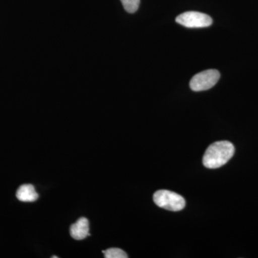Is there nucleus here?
<instances>
[{
	"instance_id": "nucleus-1",
	"label": "nucleus",
	"mask_w": 258,
	"mask_h": 258,
	"mask_svg": "<svg viewBox=\"0 0 258 258\" xmlns=\"http://www.w3.org/2000/svg\"><path fill=\"white\" fill-rule=\"evenodd\" d=\"M235 154V147L227 141L212 144L203 157V164L208 169H217L225 165Z\"/></svg>"
},
{
	"instance_id": "nucleus-2",
	"label": "nucleus",
	"mask_w": 258,
	"mask_h": 258,
	"mask_svg": "<svg viewBox=\"0 0 258 258\" xmlns=\"http://www.w3.org/2000/svg\"><path fill=\"white\" fill-rule=\"evenodd\" d=\"M154 202L159 208L177 212L185 208L186 202L181 195L168 190H159L154 195Z\"/></svg>"
},
{
	"instance_id": "nucleus-3",
	"label": "nucleus",
	"mask_w": 258,
	"mask_h": 258,
	"mask_svg": "<svg viewBox=\"0 0 258 258\" xmlns=\"http://www.w3.org/2000/svg\"><path fill=\"white\" fill-rule=\"evenodd\" d=\"M220 74L215 69L207 70L195 75L190 81L189 86L194 91H203L210 89L218 82Z\"/></svg>"
},
{
	"instance_id": "nucleus-4",
	"label": "nucleus",
	"mask_w": 258,
	"mask_h": 258,
	"mask_svg": "<svg viewBox=\"0 0 258 258\" xmlns=\"http://www.w3.org/2000/svg\"><path fill=\"white\" fill-rule=\"evenodd\" d=\"M176 22L189 28H201L210 26L212 19L208 15L199 12L189 11L182 13L176 18Z\"/></svg>"
},
{
	"instance_id": "nucleus-5",
	"label": "nucleus",
	"mask_w": 258,
	"mask_h": 258,
	"mask_svg": "<svg viewBox=\"0 0 258 258\" xmlns=\"http://www.w3.org/2000/svg\"><path fill=\"white\" fill-rule=\"evenodd\" d=\"M89 222L86 217H81L70 228L71 237L75 240H81L90 236Z\"/></svg>"
},
{
	"instance_id": "nucleus-6",
	"label": "nucleus",
	"mask_w": 258,
	"mask_h": 258,
	"mask_svg": "<svg viewBox=\"0 0 258 258\" xmlns=\"http://www.w3.org/2000/svg\"><path fill=\"white\" fill-rule=\"evenodd\" d=\"M17 198L23 203H32L38 199V194L32 184H23L17 191Z\"/></svg>"
},
{
	"instance_id": "nucleus-7",
	"label": "nucleus",
	"mask_w": 258,
	"mask_h": 258,
	"mask_svg": "<svg viewBox=\"0 0 258 258\" xmlns=\"http://www.w3.org/2000/svg\"><path fill=\"white\" fill-rule=\"evenodd\" d=\"M106 258H127L128 255L123 249L119 248H110L103 251Z\"/></svg>"
},
{
	"instance_id": "nucleus-8",
	"label": "nucleus",
	"mask_w": 258,
	"mask_h": 258,
	"mask_svg": "<svg viewBox=\"0 0 258 258\" xmlns=\"http://www.w3.org/2000/svg\"><path fill=\"white\" fill-rule=\"evenodd\" d=\"M125 11L134 13L139 9L140 0H120Z\"/></svg>"
},
{
	"instance_id": "nucleus-9",
	"label": "nucleus",
	"mask_w": 258,
	"mask_h": 258,
	"mask_svg": "<svg viewBox=\"0 0 258 258\" xmlns=\"http://www.w3.org/2000/svg\"><path fill=\"white\" fill-rule=\"evenodd\" d=\"M52 257L57 258V257H57V256H52Z\"/></svg>"
}]
</instances>
